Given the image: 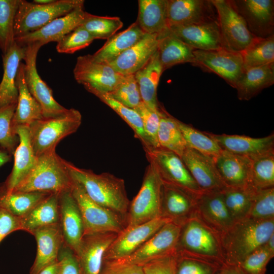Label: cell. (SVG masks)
Wrapping results in <instances>:
<instances>
[{"label":"cell","mask_w":274,"mask_h":274,"mask_svg":"<svg viewBox=\"0 0 274 274\" xmlns=\"http://www.w3.org/2000/svg\"><path fill=\"white\" fill-rule=\"evenodd\" d=\"M192 64L202 70L214 73L235 87L244 70L242 54L224 48L211 50H194Z\"/></svg>","instance_id":"obj_11"},{"label":"cell","mask_w":274,"mask_h":274,"mask_svg":"<svg viewBox=\"0 0 274 274\" xmlns=\"http://www.w3.org/2000/svg\"><path fill=\"white\" fill-rule=\"evenodd\" d=\"M58 261L59 274H80V269L74 252L64 242L60 249Z\"/></svg>","instance_id":"obj_56"},{"label":"cell","mask_w":274,"mask_h":274,"mask_svg":"<svg viewBox=\"0 0 274 274\" xmlns=\"http://www.w3.org/2000/svg\"><path fill=\"white\" fill-rule=\"evenodd\" d=\"M265 245L269 250L274 253V233L270 236L265 243Z\"/></svg>","instance_id":"obj_61"},{"label":"cell","mask_w":274,"mask_h":274,"mask_svg":"<svg viewBox=\"0 0 274 274\" xmlns=\"http://www.w3.org/2000/svg\"><path fill=\"white\" fill-rule=\"evenodd\" d=\"M38 274H59V266L58 260L45 267Z\"/></svg>","instance_id":"obj_59"},{"label":"cell","mask_w":274,"mask_h":274,"mask_svg":"<svg viewBox=\"0 0 274 274\" xmlns=\"http://www.w3.org/2000/svg\"><path fill=\"white\" fill-rule=\"evenodd\" d=\"M194 50L177 37L168 28L158 35L157 53L163 71L178 64H193Z\"/></svg>","instance_id":"obj_31"},{"label":"cell","mask_w":274,"mask_h":274,"mask_svg":"<svg viewBox=\"0 0 274 274\" xmlns=\"http://www.w3.org/2000/svg\"><path fill=\"white\" fill-rule=\"evenodd\" d=\"M273 256L265 244L237 265L245 274H265L267 265Z\"/></svg>","instance_id":"obj_52"},{"label":"cell","mask_w":274,"mask_h":274,"mask_svg":"<svg viewBox=\"0 0 274 274\" xmlns=\"http://www.w3.org/2000/svg\"><path fill=\"white\" fill-rule=\"evenodd\" d=\"M250 159L251 185L258 189L274 187V149Z\"/></svg>","instance_id":"obj_42"},{"label":"cell","mask_w":274,"mask_h":274,"mask_svg":"<svg viewBox=\"0 0 274 274\" xmlns=\"http://www.w3.org/2000/svg\"><path fill=\"white\" fill-rule=\"evenodd\" d=\"M22 230L20 219L0 207V243L11 233Z\"/></svg>","instance_id":"obj_57"},{"label":"cell","mask_w":274,"mask_h":274,"mask_svg":"<svg viewBox=\"0 0 274 274\" xmlns=\"http://www.w3.org/2000/svg\"><path fill=\"white\" fill-rule=\"evenodd\" d=\"M176 252L226 265L220 234L194 214L181 227Z\"/></svg>","instance_id":"obj_4"},{"label":"cell","mask_w":274,"mask_h":274,"mask_svg":"<svg viewBox=\"0 0 274 274\" xmlns=\"http://www.w3.org/2000/svg\"><path fill=\"white\" fill-rule=\"evenodd\" d=\"M87 14L84 8H77L65 15L53 20L36 31L15 38L14 41L23 46L39 43L43 46L49 42H58L66 35L80 26Z\"/></svg>","instance_id":"obj_19"},{"label":"cell","mask_w":274,"mask_h":274,"mask_svg":"<svg viewBox=\"0 0 274 274\" xmlns=\"http://www.w3.org/2000/svg\"><path fill=\"white\" fill-rule=\"evenodd\" d=\"M17 103L0 107V145L11 155L14 154L19 139L12 124Z\"/></svg>","instance_id":"obj_47"},{"label":"cell","mask_w":274,"mask_h":274,"mask_svg":"<svg viewBox=\"0 0 274 274\" xmlns=\"http://www.w3.org/2000/svg\"><path fill=\"white\" fill-rule=\"evenodd\" d=\"M168 29L179 39L195 50H211L223 48L218 20Z\"/></svg>","instance_id":"obj_26"},{"label":"cell","mask_w":274,"mask_h":274,"mask_svg":"<svg viewBox=\"0 0 274 274\" xmlns=\"http://www.w3.org/2000/svg\"><path fill=\"white\" fill-rule=\"evenodd\" d=\"M171 222L159 217L134 226H127L111 244L105 252L104 260L123 259L133 254L164 225Z\"/></svg>","instance_id":"obj_14"},{"label":"cell","mask_w":274,"mask_h":274,"mask_svg":"<svg viewBox=\"0 0 274 274\" xmlns=\"http://www.w3.org/2000/svg\"><path fill=\"white\" fill-rule=\"evenodd\" d=\"M216 11L222 47L241 52L257 38L229 0H211Z\"/></svg>","instance_id":"obj_9"},{"label":"cell","mask_w":274,"mask_h":274,"mask_svg":"<svg viewBox=\"0 0 274 274\" xmlns=\"http://www.w3.org/2000/svg\"><path fill=\"white\" fill-rule=\"evenodd\" d=\"M55 0H34L33 3L40 5H47L54 2Z\"/></svg>","instance_id":"obj_62"},{"label":"cell","mask_w":274,"mask_h":274,"mask_svg":"<svg viewBox=\"0 0 274 274\" xmlns=\"http://www.w3.org/2000/svg\"><path fill=\"white\" fill-rule=\"evenodd\" d=\"M241 53L244 68L274 63V35L266 38H256Z\"/></svg>","instance_id":"obj_43"},{"label":"cell","mask_w":274,"mask_h":274,"mask_svg":"<svg viewBox=\"0 0 274 274\" xmlns=\"http://www.w3.org/2000/svg\"><path fill=\"white\" fill-rule=\"evenodd\" d=\"M42 46L39 43L26 45L25 55L23 59L25 80L29 92L42 108L43 117H51L64 113L68 109L55 100L52 89L38 73L37 57Z\"/></svg>","instance_id":"obj_13"},{"label":"cell","mask_w":274,"mask_h":274,"mask_svg":"<svg viewBox=\"0 0 274 274\" xmlns=\"http://www.w3.org/2000/svg\"><path fill=\"white\" fill-rule=\"evenodd\" d=\"M176 120L164 109L161 111L158 141L160 147L171 151L181 157L187 145Z\"/></svg>","instance_id":"obj_39"},{"label":"cell","mask_w":274,"mask_h":274,"mask_svg":"<svg viewBox=\"0 0 274 274\" xmlns=\"http://www.w3.org/2000/svg\"><path fill=\"white\" fill-rule=\"evenodd\" d=\"M197 196L180 187L162 181L160 217L181 226L194 214Z\"/></svg>","instance_id":"obj_18"},{"label":"cell","mask_w":274,"mask_h":274,"mask_svg":"<svg viewBox=\"0 0 274 274\" xmlns=\"http://www.w3.org/2000/svg\"><path fill=\"white\" fill-rule=\"evenodd\" d=\"M162 181L154 167L147 166L139 191L130 201L127 226L142 224L160 217ZM126 226V227H127Z\"/></svg>","instance_id":"obj_8"},{"label":"cell","mask_w":274,"mask_h":274,"mask_svg":"<svg viewBox=\"0 0 274 274\" xmlns=\"http://www.w3.org/2000/svg\"><path fill=\"white\" fill-rule=\"evenodd\" d=\"M73 73L76 81L85 88L106 93L115 90L125 77L108 64L95 60L90 54L77 58Z\"/></svg>","instance_id":"obj_12"},{"label":"cell","mask_w":274,"mask_h":274,"mask_svg":"<svg viewBox=\"0 0 274 274\" xmlns=\"http://www.w3.org/2000/svg\"><path fill=\"white\" fill-rule=\"evenodd\" d=\"M31 234L36 238L37 251L30 274H38L45 267L57 261L63 239L59 223L39 228Z\"/></svg>","instance_id":"obj_27"},{"label":"cell","mask_w":274,"mask_h":274,"mask_svg":"<svg viewBox=\"0 0 274 274\" xmlns=\"http://www.w3.org/2000/svg\"><path fill=\"white\" fill-rule=\"evenodd\" d=\"M221 191L202 192L196 197L195 210V214L219 234L234 223Z\"/></svg>","instance_id":"obj_23"},{"label":"cell","mask_w":274,"mask_h":274,"mask_svg":"<svg viewBox=\"0 0 274 274\" xmlns=\"http://www.w3.org/2000/svg\"><path fill=\"white\" fill-rule=\"evenodd\" d=\"M217 274H245L238 265H223Z\"/></svg>","instance_id":"obj_58"},{"label":"cell","mask_w":274,"mask_h":274,"mask_svg":"<svg viewBox=\"0 0 274 274\" xmlns=\"http://www.w3.org/2000/svg\"><path fill=\"white\" fill-rule=\"evenodd\" d=\"M134 110L140 116L144 130L152 149L159 148L158 131L160 123V113H158L142 101Z\"/></svg>","instance_id":"obj_53"},{"label":"cell","mask_w":274,"mask_h":274,"mask_svg":"<svg viewBox=\"0 0 274 274\" xmlns=\"http://www.w3.org/2000/svg\"><path fill=\"white\" fill-rule=\"evenodd\" d=\"M144 151L148 161L162 181L180 187L196 196L202 192L177 154L161 147Z\"/></svg>","instance_id":"obj_10"},{"label":"cell","mask_w":274,"mask_h":274,"mask_svg":"<svg viewBox=\"0 0 274 274\" xmlns=\"http://www.w3.org/2000/svg\"><path fill=\"white\" fill-rule=\"evenodd\" d=\"M248 218L258 220L274 219V187L256 190Z\"/></svg>","instance_id":"obj_50"},{"label":"cell","mask_w":274,"mask_h":274,"mask_svg":"<svg viewBox=\"0 0 274 274\" xmlns=\"http://www.w3.org/2000/svg\"><path fill=\"white\" fill-rule=\"evenodd\" d=\"M58 203L63 242L76 254L84 234L80 211L71 191L59 194Z\"/></svg>","instance_id":"obj_25"},{"label":"cell","mask_w":274,"mask_h":274,"mask_svg":"<svg viewBox=\"0 0 274 274\" xmlns=\"http://www.w3.org/2000/svg\"><path fill=\"white\" fill-rule=\"evenodd\" d=\"M157 48L158 35L145 33L139 41L108 64L123 76L133 75L148 63Z\"/></svg>","instance_id":"obj_24"},{"label":"cell","mask_w":274,"mask_h":274,"mask_svg":"<svg viewBox=\"0 0 274 274\" xmlns=\"http://www.w3.org/2000/svg\"><path fill=\"white\" fill-rule=\"evenodd\" d=\"M213 159L226 187H239L251 185L250 158L222 150Z\"/></svg>","instance_id":"obj_28"},{"label":"cell","mask_w":274,"mask_h":274,"mask_svg":"<svg viewBox=\"0 0 274 274\" xmlns=\"http://www.w3.org/2000/svg\"><path fill=\"white\" fill-rule=\"evenodd\" d=\"M176 120L187 147L213 158L221 152L222 149L218 143L206 132L200 131L178 119Z\"/></svg>","instance_id":"obj_44"},{"label":"cell","mask_w":274,"mask_h":274,"mask_svg":"<svg viewBox=\"0 0 274 274\" xmlns=\"http://www.w3.org/2000/svg\"><path fill=\"white\" fill-rule=\"evenodd\" d=\"M73 179L95 202L126 218L130 200L124 180L109 173L97 174L65 161Z\"/></svg>","instance_id":"obj_1"},{"label":"cell","mask_w":274,"mask_h":274,"mask_svg":"<svg viewBox=\"0 0 274 274\" xmlns=\"http://www.w3.org/2000/svg\"><path fill=\"white\" fill-rule=\"evenodd\" d=\"M145 33L135 21L125 30L108 39L92 56L95 60L108 64L139 41Z\"/></svg>","instance_id":"obj_35"},{"label":"cell","mask_w":274,"mask_h":274,"mask_svg":"<svg viewBox=\"0 0 274 274\" xmlns=\"http://www.w3.org/2000/svg\"><path fill=\"white\" fill-rule=\"evenodd\" d=\"M65 161L58 155L55 149L37 157L33 169L13 191H38L59 194L71 191L75 182Z\"/></svg>","instance_id":"obj_3"},{"label":"cell","mask_w":274,"mask_h":274,"mask_svg":"<svg viewBox=\"0 0 274 274\" xmlns=\"http://www.w3.org/2000/svg\"><path fill=\"white\" fill-rule=\"evenodd\" d=\"M16 84L18 91L17 106L14 114L12 124L17 126H29L43 117L40 105L29 92L25 80L24 63L19 65Z\"/></svg>","instance_id":"obj_32"},{"label":"cell","mask_w":274,"mask_h":274,"mask_svg":"<svg viewBox=\"0 0 274 274\" xmlns=\"http://www.w3.org/2000/svg\"><path fill=\"white\" fill-rule=\"evenodd\" d=\"M82 122L80 112L71 108L60 115L43 117L29 126V134L37 157L54 150L65 137L75 132Z\"/></svg>","instance_id":"obj_5"},{"label":"cell","mask_w":274,"mask_h":274,"mask_svg":"<svg viewBox=\"0 0 274 274\" xmlns=\"http://www.w3.org/2000/svg\"><path fill=\"white\" fill-rule=\"evenodd\" d=\"M181 227L172 222L166 223L133 254L118 260L142 266L151 260L175 252Z\"/></svg>","instance_id":"obj_15"},{"label":"cell","mask_w":274,"mask_h":274,"mask_svg":"<svg viewBox=\"0 0 274 274\" xmlns=\"http://www.w3.org/2000/svg\"><path fill=\"white\" fill-rule=\"evenodd\" d=\"M273 83L274 63H272L244 68L235 88L240 100H249Z\"/></svg>","instance_id":"obj_34"},{"label":"cell","mask_w":274,"mask_h":274,"mask_svg":"<svg viewBox=\"0 0 274 274\" xmlns=\"http://www.w3.org/2000/svg\"><path fill=\"white\" fill-rule=\"evenodd\" d=\"M11 160V154L7 151L0 150V166Z\"/></svg>","instance_id":"obj_60"},{"label":"cell","mask_w":274,"mask_h":274,"mask_svg":"<svg viewBox=\"0 0 274 274\" xmlns=\"http://www.w3.org/2000/svg\"><path fill=\"white\" fill-rule=\"evenodd\" d=\"M20 0H0V49L5 54L14 43V25Z\"/></svg>","instance_id":"obj_45"},{"label":"cell","mask_w":274,"mask_h":274,"mask_svg":"<svg viewBox=\"0 0 274 274\" xmlns=\"http://www.w3.org/2000/svg\"><path fill=\"white\" fill-rule=\"evenodd\" d=\"M177 254L175 274H217L223 266L177 252Z\"/></svg>","instance_id":"obj_48"},{"label":"cell","mask_w":274,"mask_h":274,"mask_svg":"<svg viewBox=\"0 0 274 274\" xmlns=\"http://www.w3.org/2000/svg\"><path fill=\"white\" fill-rule=\"evenodd\" d=\"M118 233L84 234L75 254L80 274H99L106 251Z\"/></svg>","instance_id":"obj_20"},{"label":"cell","mask_w":274,"mask_h":274,"mask_svg":"<svg viewBox=\"0 0 274 274\" xmlns=\"http://www.w3.org/2000/svg\"><path fill=\"white\" fill-rule=\"evenodd\" d=\"M94 40L90 33L80 25L57 42L56 48L59 53L72 54L88 46Z\"/></svg>","instance_id":"obj_51"},{"label":"cell","mask_w":274,"mask_h":274,"mask_svg":"<svg viewBox=\"0 0 274 274\" xmlns=\"http://www.w3.org/2000/svg\"><path fill=\"white\" fill-rule=\"evenodd\" d=\"M84 4L83 0H55L47 5L20 0L14 20V39L36 31L77 8H84Z\"/></svg>","instance_id":"obj_6"},{"label":"cell","mask_w":274,"mask_h":274,"mask_svg":"<svg viewBox=\"0 0 274 274\" xmlns=\"http://www.w3.org/2000/svg\"><path fill=\"white\" fill-rule=\"evenodd\" d=\"M59 194H51L20 218L22 230L30 234L39 228L59 223Z\"/></svg>","instance_id":"obj_36"},{"label":"cell","mask_w":274,"mask_h":274,"mask_svg":"<svg viewBox=\"0 0 274 274\" xmlns=\"http://www.w3.org/2000/svg\"><path fill=\"white\" fill-rule=\"evenodd\" d=\"M224 150L250 158L274 149V134L259 138L206 132Z\"/></svg>","instance_id":"obj_29"},{"label":"cell","mask_w":274,"mask_h":274,"mask_svg":"<svg viewBox=\"0 0 274 274\" xmlns=\"http://www.w3.org/2000/svg\"><path fill=\"white\" fill-rule=\"evenodd\" d=\"M85 89L110 107L127 123L133 131L135 136L141 142L144 150L152 149L145 133L142 119L134 109L125 106L106 93L90 88Z\"/></svg>","instance_id":"obj_40"},{"label":"cell","mask_w":274,"mask_h":274,"mask_svg":"<svg viewBox=\"0 0 274 274\" xmlns=\"http://www.w3.org/2000/svg\"><path fill=\"white\" fill-rule=\"evenodd\" d=\"M166 18L168 27L218 20L211 0H167Z\"/></svg>","instance_id":"obj_16"},{"label":"cell","mask_w":274,"mask_h":274,"mask_svg":"<svg viewBox=\"0 0 274 274\" xmlns=\"http://www.w3.org/2000/svg\"><path fill=\"white\" fill-rule=\"evenodd\" d=\"M26 46L15 42L8 51L3 54V76L0 83V107L17 103L18 91L17 75L21 60H23Z\"/></svg>","instance_id":"obj_30"},{"label":"cell","mask_w":274,"mask_h":274,"mask_svg":"<svg viewBox=\"0 0 274 274\" xmlns=\"http://www.w3.org/2000/svg\"><path fill=\"white\" fill-rule=\"evenodd\" d=\"M163 72L157 51L148 63L134 74L142 101L158 113L163 109L157 96V87Z\"/></svg>","instance_id":"obj_33"},{"label":"cell","mask_w":274,"mask_h":274,"mask_svg":"<svg viewBox=\"0 0 274 274\" xmlns=\"http://www.w3.org/2000/svg\"><path fill=\"white\" fill-rule=\"evenodd\" d=\"M74 182L71 192L81 212L84 234L119 233L126 227L125 217L95 202L87 195L82 186Z\"/></svg>","instance_id":"obj_7"},{"label":"cell","mask_w":274,"mask_h":274,"mask_svg":"<svg viewBox=\"0 0 274 274\" xmlns=\"http://www.w3.org/2000/svg\"><path fill=\"white\" fill-rule=\"evenodd\" d=\"M14 129L19 136V142L14 153V162L12 172L0 187V194L12 192L33 169L37 160L29 138V126H17Z\"/></svg>","instance_id":"obj_22"},{"label":"cell","mask_w":274,"mask_h":274,"mask_svg":"<svg viewBox=\"0 0 274 274\" xmlns=\"http://www.w3.org/2000/svg\"><path fill=\"white\" fill-rule=\"evenodd\" d=\"M181 158L202 192L221 191L226 187L213 158L188 147Z\"/></svg>","instance_id":"obj_21"},{"label":"cell","mask_w":274,"mask_h":274,"mask_svg":"<svg viewBox=\"0 0 274 274\" xmlns=\"http://www.w3.org/2000/svg\"><path fill=\"white\" fill-rule=\"evenodd\" d=\"M257 189L249 185L239 187H225L221 191L234 223L248 218Z\"/></svg>","instance_id":"obj_38"},{"label":"cell","mask_w":274,"mask_h":274,"mask_svg":"<svg viewBox=\"0 0 274 274\" xmlns=\"http://www.w3.org/2000/svg\"><path fill=\"white\" fill-rule=\"evenodd\" d=\"M176 251L151 260L142 265L144 274H175Z\"/></svg>","instance_id":"obj_54"},{"label":"cell","mask_w":274,"mask_h":274,"mask_svg":"<svg viewBox=\"0 0 274 274\" xmlns=\"http://www.w3.org/2000/svg\"><path fill=\"white\" fill-rule=\"evenodd\" d=\"M274 233V219L258 220L247 218L234 223L220 234L226 264L237 265L264 245Z\"/></svg>","instance_id":"obj_2"},{"label":"cell","mask_w":274,"mask_h":274,"mask_svg":"<svg viewBox=\"0 0 274 274\" xmlns=\"http://www.w3.org/2000/svg\"><path fill=\"white\" fill-rule=\"evenodd\" d=\"M118 17L99 16L87 13L81 25L94 39H108L123 26Z\"/></svg>","instance_id":"obj_46"},{"label":"cell","mask_w":274,"mask_h":274,"mask_svg":"<svg viewBox=\"0 0 274 274\" xmlns=\"http://www.w3.org/2000/svg\"><path fill=\"white\" fill-rule=\"evenodd\" d=\"M136 23L146 33L159 35L168 28L167 0H139Z\"/></svg>","instance_id":"obj_37"},{"label":"cell","mask_w":274,"mask_h":274,"mask_svg":"<svg viewBox=\"0 0 274 274\" xmlns=\"http://www.w3.org/2000/svg\"><path fill=\"white\" fill-rule=\"evenodd\" d=\"M99 274H144L142 266L120 260H104Z\"/></svg>","instance_id":"obj_55"},{"label":"cell","mask_w":274,"mask_h":274,"mask_svg":"<svg viewBox=\"0 0 274 274\" xmlns=\"http://www.w3.org/2000/svg\"><path fill=\"white\" fill-rule=\"evenodd\" d=\"M107 94L125 106L133 109L142 101L134 74L125 76L121 84L113 91Z\"/></svg>","instance_id":"obj_49"},{"label":"cell","mask_w":274,"mask_h":274,"mask_svg":"<svg viewBox=\"0 0 274 274\" xmlns=\"http://www.w3.org/2000/svg\"><path fill=\"white\" fill-rule=\"evenodd\" d=\"M231 4L244 19L249 31L258 38L273 35V0H232Z\"/></svg>","instance_id":"obj_17"},{"label":"cell","mask_w":274,"mask_h":274,"mask_svg":"<svg viewBox=\"0 0 274 274\" xmlns=\"http://www.w3.org/2000/svg\"><path fill=\"white\" fill-rule=\"evenodd\" d=\"M51 194L46 192L13 191L0 194V207L21 218Z\"/></svg>","instance_id":"obj_41"}]
</instances>
